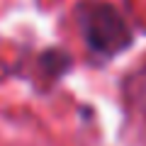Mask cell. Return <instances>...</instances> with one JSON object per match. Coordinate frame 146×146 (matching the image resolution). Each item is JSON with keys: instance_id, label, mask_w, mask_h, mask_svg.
I'll list each match as a JSON object with an SVG mask.
<instances>
[{"instance_id": "6da1fadb", "label": "cell", "mask_w": 146, "mask_h": 146, "mask_svg": "<svg viewBox=\"0 0 146 146\" xmlns=\"http://www.w3.org/2000/svg\"><path fill=\"white\" fill-rule=\"evenodd\" d=\"M76 22L85 44L95 54L117 56L131 44V29L122 12L102 0H85L76 7Z\"/></svg>"}, {"instance_id": "7a4b0ae2", "label": "cell", "mask_w": 146, "mask_h": 146, "mask_svg": "<svg viewBox=\"0 0 146 146\" xmlns=\"http://www.w3.org/2000/svg\"><path fill=\"white\" fill-rule=\"evenodd\" d=\"M39 63H42V68H44L46 73L61 76V73H66V71H68V66H71V58H68L63 51H58V49H49V51H44V54H42Z\"/></svg>"}]
</instances>
